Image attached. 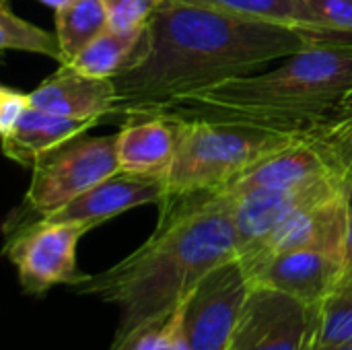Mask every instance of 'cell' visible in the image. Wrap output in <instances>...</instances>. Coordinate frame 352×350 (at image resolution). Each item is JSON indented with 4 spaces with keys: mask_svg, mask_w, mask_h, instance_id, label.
<instances>
[{
    "mask_svg": "<svg viewBox=\"0 0 352 350\" xmlns=\"http://www.w3.org/2000/svg\"><path fill=\"white\" fill-rule=\"evenodd\" d=\"M305 45L285 25L165 0L146 25L140 58L111 78L116 118L169 111L198 91L260 72Z\"/></svg>",
    "mask_w": 352,
    "mask_h": 350,
    "instance_id": "6da1fadb",
    "label": "cell"
},
{
    "mask_svg": "<svg viewBox=\"0 0 352 350\" xmlns=\"http://www.w3.org/2000/svg\"><path fill=\"white\" fill-rule=\"evenodd\" d=\"M237 256L233 200L223 192L167 194L148 239L113 266L85 274L72 287L118 307L107 350H130L136 338L165 322L219 264Z\"/></svg>",
    "mask_w": 352,
    "mask_h": 350,
    "instance_id": "7a4b0ae2",
    "label": "cell"
},
{
    "mask_svg": "<svg viewBox=\"0 0 352 350\" xmlns=\"http://www.w3.org/2000/svg\"><path fill=\"white\" fill-rule=\"evenodd\" d=\"M352 93V45L314 43L272 70L237 76L198 91L173 113L305 134L330 120Z\"/></svg>",
    "mask_w": 352,
    "mask_h": 350,
    "instance_id": "3957f363",
    "label": "cell"
},
{
    "mask_svg": "<svg viewBox=\"0 0 352 350\" xmlns=\"http://www.w3.org/2000/svg\"><path fill=\"white\" fill-rule=\"evenodd\" d=\"M299 136L248 124L182 116L177 153L165 175L167 194L219 192Z\"/></svg>",
    "mask_w": 352,
    "mask_h": 350,
    "instance_id": "277c9868",
    "label": "cell"
},
{
    "mask_svg": "<svg viewBox=\"0 0 352 350\" xmlns=\"http://www.w3.org/2000/svg\"><path fill=\"white\" fill-rule=\"evenodd\" d=\"M31 171L23 204L4 223V235L62 208L85 190L120 171L116 134L74 136L43 155Z\"/></svg>",
    "mask_w": 352,
    "mask_h": 350,
    "instance_id": "5b68a950",
    "label": "cell"
},
{
    "mask_svg": "<svg viewBox=\"0 0 352 350\" xmlns=\"http://www.w3.org/2000/svg\"><path fill=\"white\" fill-rule=\"evenodd\" d=\"M91 223H33L4 235L2 254L16 268L25 295L39 297L58 285L74 287L82 281L76 266L78 241L93 231Z\"/></svg>",
    "mask_w": 352,
    "mask_h": 350,
    "instance_id": "8992f818",
    "label": "cell"
},
{
    "mask_svg": "<svg viewBox=\"0 0 352 350\" xmlns=\"http://www.w3.org/2000/svg\"><path fill=\"white\" fill-rule=\"evenodd\" d=\"M254 283L231 258L212 268L188 295L184 326L192 350H229Z\"/></svg>",
    "mask_w": 352,
    "mask_h": 350,
    "instance_id": "52a82bcc",
    "label": "cell"
},
{
    "mask_svg": "<svg viewBox=\"0 0 352 350\" xmlns=\"http://www.w3.org/2000/svg\"><path fill=\"white\" fill-rule=\"evenodd\" d=\"M314 305L254 285L241 311L233 350H309Z\"/></svg>",
    "mask_w": 352,
    "mask_h": 350,
    "instance_id": "ba28073f",
    "label": "cell"
},
{
    "mask_svg": "<svg viewBox=\"0 0 352 350\" xmlns=\"http://www.w3.org/2000/svg\"><path fill=\"white\" fill-rule=\"evenodd\" d=\"M346 184V177L328 175L299 186L258 188L239 196H231L237 258H250L285 219L309 204L336 194Z\"/></svg>",
    "mask_w": 352,
    "mask_h": 350,
    "instance_id": "9c48e42d",
    "label": "cell"
},
{
    "mask_svg": "<svg viewBox=\"0 0 352 350\" xmlns=\"http://www.w3.org/2000/svg\"><path fill=\"white\" fill-rule=\"evenodd\" d=\"M349 184L336 194L309 204L289 219H285L266 241L245 260H239L248 272L272 256L295 250H318L344 258L346 250V223H349Z\"/></svg>",
    "mask_w": 352,
    "mask_h": 350,
    "instance_id": "30bf717a",
    "label": "cell"
},
{
    "mask_svg": "<svg viewBox=\"0 0 352 350\" xmlns=\"http://www.w3.org/2000/svg\"><path fill=\"white\" fill-rule=\"evenodd\" d=\"M165 194L167 188L163 177L116 171L113 175L85 190L74 200L37 219L35 223H91L99 227L101 223L120 217L126 210L144 204H159Z\"/></svg>",
    "mask_w": 352,
    "mask_h": 350,
    "instance_id": "8fae6325",
    "label": "cell"
},
{
    "mask_svg": "<svg viewBox=\"0 0 352 350\" xmlns=\"http://www.w3.org/2000/svg\"><path fill=\"white\" fill-rule=\"evenodd\" d=\"M344 272V258L318 250H295L272 256L250 274L254 285L287 293L307 305H318Z\"/></svg>",
    "mask_w": 352,
    "mask_h": 350,
    "instance_id": "7c38bea8",
    "label": "cell"
},
{
    "mask_svg": "<svg viewBox=\"0 0 352 350\" xmlns=\"http://www.w3.org/2000/svg\"><path fill=\"white\" fill-rule=\"evenodd\" d=\"M182 116L173 111L138 113L126 118L116 134L120 171L138 175H167L179 144Z\"/></svg>",
    "mask_w": 352,
    "mask_h": 350,
    "instance_id": "4fadbf2b",
    "label": "cell"
},
{
    "mask_svg": "<svg viewBox=\"0 0 352 350\" xmlns=\"http://www.w3.org/2000/svg\"><path fill=\"white\" fill-rule=\"evenodd\" d=\"M29 95V105L64 118L105 122L116 118V87L111 78H97L74 70L70 64L41 80Z\"/></svg>",
    "mask_w": 352,
    "mask_h": 350,
    "instance_id": "5bb4252c",
    "label": "cell"
},
{
    "mask_svg": "<svg viewBox=\"0 0 352 350\" xmlns=\"http://www.w3.org/2000/svg\"><path fill=\"white\" fill-rule=\"evenodd\" d=\"M328 175H340V173H336L334 167L328 163V159L301 134L291 144L258 161L252 169L241 173L237 179H233L229 186H225L219 192L227 196H239L258 188L299 186Z\"/></svg>",
    "mask_w": 352,
    "mask_h": 350,
    "instance_id": "9a60e30c",
    "label": "cell"
},
{
    "mask_svg": "<svg viewBox=\"0 0 352 350\" xmlns=\"http://www.w3.org/2000/svg\"><path fill=\"white\" fill-rule=\"evenodd\" d=\"M97 120H80V118H64L43 111L39 107L29 105L12 130L0 136L2 153L10 161L33 167L43 155L64 144L66 140L85 134L93 126H99Z\"/></svg>",
    "mask_w": 352,
    "mask_h": 350,
    "instance_id": "2e32d148",
    "label": "cell"
},
{
    "mask_svg": "<svg viewBox=\"0 0 352 350\" xmlns=\"http://www.w3.org/2000/svg\"><path fill=\"white\" fill-rule=\"evenodd\" d=\"M144 31L146 27L132 31H116L107 27L72 62L66 64L89 76L113 78L140 58L144 47Z\"/></svg>",
    "mask_w": 352,
    "mask_h": 350,
    "instance_id": "e0dca14e",
    "label": "cell"
},
{
    "mask_svg": "<svg viewBox=\"0 0 352 350\" xmlns=\"http://www.w3.org/2000/svg\"><path fill=\"white\" fill-rule=\"evenodd\" d=\"M107 29L103 0H70L56 10V37L62 64L72 62L99 33Z\"/></svg>",
    "mask_w": 352,
    "mask_h": 350,
    "instance_id": "ac0fdd59",
    "label": "cell"
},
{
    "mask_svg": "<svg viewBox=\"0 0 352 350\" xmlns=\"http://www.w3.org/2000/svg\"><path fill=\"white\" fill-rule=\"evenodd\" d=\"M297 4L301 8L297 31L307 45H352V0H297Z\"/></svg>",
    "mask_w": 352,
    "mask_h": 350,
    "instance_id": "d6986e66",
    "label": "cell"
},
{
    "mask_svg": "<svg viewBox=\"0 0 352 350\" xmlns=\"http://www.w3.org/2000/svg\"><path fill=\"white\" fill-rule=\"evenodd\" d=\"M338 342H352V268L346 266L334 289L314 305L311 347Z\"/></svg>",
    "mask_w": 352,
    "mask_h": 350,
    "instance_id": "ffe728a7",
    "label": "cell"
},
{
    "mask_svg": "<svg viewBox=\"0 0 352 350\" xmlns=\"http://www.w3.org/2000/svg\"><path fill=\"white\" fill-rule=\"evenodd\" d=\"M303 136L328 159L336 173L352 179V93L330 120Z\"/></svg>",
    "mask_w": 352,
    "mask_h": 350,
    "instance_id": "44dd1931",
    "label": "cell"
},
{
    "mask_svg": "<svg viewBox=\"0 0 352 350\" xmlns=\"http://www.w3.org/2000/svg\"><path fill=\"white\" fill-rule=\"evenodd\" d=\"M8 50L47 56L62 64V50L56 33L21 19L10 10L6 0H0V58Z\"/></svg>",
    "mask_w": 352,
    "mask_h": 350,
    "instance_id": "7402d4cb",
    "label": "cell"
},
{
    "mask_svg": "<svg viewBox=\"0 0 352 350\" xmlns=\"http://www.w3.org/2000/svg\"><path fill=\"white\" fill-rule=\"evenodd\" d=\"M179 4H192L217 12H225L237 19L276 23L291 29L301 27V8L297 0H169Z\"/></svg>",
    "mask_w": 352,
    "mask_h": 350,
    "instance_id": "603a6c76",
    "label": "cell"
},
{
    "mask_svg": "<svg viewBox=\"0 0 352 350\" xmlns=\"http://www.w3.org/2000/svg\"><path fill=\"white\" fill-rule=\"evenodd\" d=\"M186 301L159 326L144 330L130 350H192L184 326Z\"/></svg>",
    "mask_w": 352,
    "mask_h": 350,
    "instance_id": "cb8c5ba5",
    "label": "cell"
},
{
    "mask_svg": "<svg viewBox=\"0 0 352 350\" xmlns=\"http://www.w3.org/2000/svg\"><path fill=\"white\" fill-rule=\"evenodd\" d=\"M163 2L165 0H103L107 27L116 31L142 29Z\"/></svg>",
    "mask_w": 352,
    "mask_h": 350,
    "instance_id": "d4e9b609",
    "label": "cell"
},
{
    "mask_svg": "<svg viewBox=\"0 0 352 350\" xmlns=\"http://www.w3.org/2000/svg\"><path fill=\"white\" fill-rule=\"evenodd\" d=\"M29 107V95L0 85V136L8 134Z\"/></svg>",
    "mask_w": 352,
    "mask_h": 350,
    "instance_id": "484cf974",
    "label": "cell"
},
{
    "mask_svg": "<svg viewBox=\"0 0 352 350\" xmlns=\"http://www.w3.org/2000/svg\"><path fill=\"white\" fill-rule=\"evenodd\" d=\"M346 202H349V223H346V250H344V266H346V268H352V179H349Z\"/></svg>",
    "mask_w": 352,
    "mask_h": 350,
    "instance_id": "4316f807",
    "label": "cell"
},
{
    "mask_svg": "<svg viewBox=\"0 0 352 350\" xmlns=\"http://www.w3.org/2000/svg\"><path fill=\"white\" fill-rule=\"evenodd\" d=\"M309 350H352V342H338V344H322V347H311Z\"/></svg>",
    "mask_w": 352,
    "mask_h": 350,
    "instance_id": "83f0119b",
    "label": "cell"
},
{
    "mask_svg": "<svg viewBox=\"0 0 352 350\" xmlns=\"http://www.w3.org/2000/svg\"><path fill=\"white\" fill-rule=\"evenodd\" d=\"M41 4H45V6H50V8H54V10H58L60 6H64V4H68L70 0H39Z\"/></svg>",
    "mask_w": 352,
    "mask_h": 350,
    "instance_id": "f1b7e54d",
    "label": "cell"
},
{
    "mask_svg": "<svg viewBox=\"0 0 352 350\" xmlns=\"http://www.w3.org/2000/svg\"><path fill=\"white\" fill-rule=\"evenodd\" d=\"M229 350H233V349H229Z\"/></svg>",
    "mask_w": 352,
    "mask_h": 350,
    "instance_id": "f546056e",
    "label": "cell"
}]
</instances>
